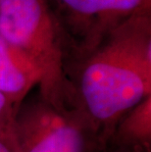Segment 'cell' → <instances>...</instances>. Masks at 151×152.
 I'll return each mask as SVG.
<instances>
[{"mask_svg": "<svg viewBox=\"0 0 151 152\" xmlns=\"http://www.w3.org/2000/svg\"><path fill=\"white\" fill-rule=\"evenodd\" d=\"M41 80L33 61L0 35V93L17 109Z\"/></svg>", "mask_w": 151, "mask_h": 152, "instance_id": "5b68a950", "label": "cell"}, {"mask_svg": "<svg viewBox=\"0 0 151 152\" xmlns=\"http://www.w3.org/2000/svg\"><path fill=\"white\" fill-rule=\"evenodd\" d=\"M79 60L76 104L107 145L121 116L151 95L150 13L123 22Z\"/></svg>", "mask_w": 151, "mask_h": 152, "instance_id": "6da1fadb", "label": "cell"}, {"mask_svg": "<svg viewBox=\"0 0 151 152\" xmlns=\"http://www.w3.org/2000/svg\"><path fill=\"white\" fill-rule=\"evenodd\" d=\"M16 152H104L106 144L75 106H56L37 92L16 109L12 126Z\"/></svg>", "mask_w": 151, "mask_h": 152, "instance_id": "3957f363", "label": "cell"}, {"mask_svg": "<svg viewBox=\"0 0 151 152\" xmlns=\"http://www.w3.org/2000/svg\"><path fill=\"white\" fill-rule=\"evenodd\" d=\"M0 35L40 70L38 92L56 106H75L69 41L46 0H0Z\"/></svg>", "mask_w": 151, "mask_h": 152, "instance_id": "7a4b0ae2", "label": "cell"}, {"mask_svg": "<svg viewBox=\"0 0 151 152\" xmlns=\"http://www.w3.org/2000/svg\"><path fill=\"white\" fill-rule=\"evenodd\" d=\"M104 152H121V151H118V150H115V149H111V148H106L104 150Z\"/></svg>", "mask_w": 151, "mask_h": 152, "instance_id": "9c48e42d", "label": "cell"}, {"mask_svg": "<svg viewBox=\"0 0 151 152\" xmlns=\"http://www.w3.org/2000/svg\"><path fill=\"white\" fill-rule=\"evenodd\" d=\"M0 152H16L11 132H0Z\"/></svg>", "mask_w": 151, "mask_h": 152, "instance_id": "ba28073f", "label": "cell"}, {"mask_svg": "<svg viewBox=\"0 0 151 152\" xmlns=\"http://www.w3.org/2000/svg\"><path fill=\"white\" fill-rule=\"evenodd\" d=\"M16 108L0 93V132H11Z\"/></svg>", "mask_w": 151, "mask_h": 152, "instance_id": "52a82bcc", "label": "cell"}, {"mask_svg": "<svg viewBox=\"0 0 151 152\" xmlns=\"http://www.w3.org/2000/svg\"><path fill=\"white\" fill-rule=\"evenodd\" d=\"M106 148L121 152L151 151V95L121 116Z\"/></svg>", "mask_w": 151, "mask_h": 152, "instance_id": "8992f818", "label": "cell"}, {"mask_svg": "<svg viewBox=\"0 0 151 152\" xmlns=\"http://www.w3.org/2000/svg\"><path fill=\"white\" fill-rule=\"evenodd\" d=\"M69 41L73 57L95 48L133 16L150 13L151 0H46Z\"/></svg>", "mask_w": 151, "mask_h": 152, "instance_id": "277c9868", "label": "cell"}]
</instances>
